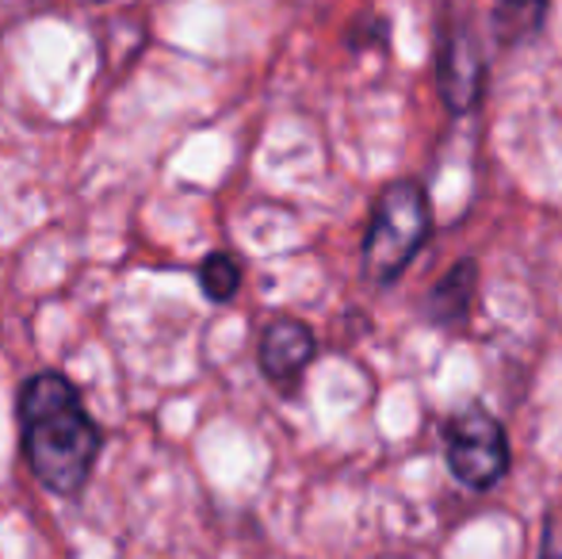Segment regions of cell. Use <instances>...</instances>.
<instances>
[{
  "label": "cell",
  "mask_w": 562,
  "mask_h": 559,
  "mask_svg": "<svg viewBox=\"0 0 562 559\" xmlns=\"http://www.w3.org/2000/svg\"><path fill=\"white\" fill-rule=\"evenodd\" d=\"M474 288H479V277H474V261H459L456 269H451L448 277L440 280L437 288H432V295H429L432 322H463L467 314H471Z\"/></svg>",
  "instance_id": "cell-6"
},
{
  "label": "cell",
  "mask_w": 562,
  "mask_h": 559,
  "mask_svg": "<svg viewBox=\"0 0 562 559\" xmlns=\"http://www.w3.org/2000/svg\"><path fill=\"white\" fill-rule=\"evenodd\" d=\"M20 440L31 476L61 499L85 491L104 448L81 391L61 372H35L20 388Z\"/></svg>",
  "instance_id": "cell-1"
},
{
  "label": "cell",
  "mask_w": 562,
  "mask_h": 559,
  "mask_svg": "<svg viewBox=\"0 0 562 559\" xmlns=\"http://www.w3.org/2000/svg\"><path fill=\"white\" fill-rule=\"evenodd\" d=\"M432 231L429 195L417 180H391L379 192L363 234V272L375 288H391L409 269Z\"/></svg>",
  "instance_id": "cell-2"
},
{
  "label": "cell",
  "mask_w": 562,
  "mask_h": 559,
  "mask_svg": "<svg viewBox=\"0 0 562 559\" xmlns=\"http://www.w3.org/2000/svg\"><path fill=\"white\" fill-rule=\"evenodd\" d=\"M318 357V342H314V329L299 318H272L260 334V349H257V360H260V372L272 388L280 391H295L303 372L311 368V360Z\"/></svg>",
  "instance_id": "cell-4"
},
{
  "label": "cell",
  "mask_w": 562,
  "mask_h": 559,
  "mask_svg": "<svg viewBox=\"0 0 562 559\" xmlns=\"http://www.w3.org/2000/svg\"><path fill=\"white\" fill-rule=\"evenodd\" d=\"M543 12H548V0H497L494 8L497 35L505 43H520V38H528L540 27Z\"/></svg>",
  "instance_id": "cell-8"
},
{
  "label": "cell",
  "mask_w": 562,
  "mask_h": 559,
  "mask_svg": "<svg viewBox=\"0 0 562 559\" xmlns=\"http://www.w3.org/2000/svg\"><path fill=\"white\" fill-rule=\"evenodd\" d=\"M200 288L211 303H229L241 288V261L226 249H211L200 261Z\"/></svg>",
  "instance_id": "cell-7"
},
{
  "label": "cell",
  "mask_w": 562,
  "mask_h": 559,
  "mask_svg": "<svg viewBox=\"0 0 562 559\" xmlns=\"http://www.w3.org/2000/svg\"><path fill=\"white\" fill-rule=\"evenodd\" d=\"M440 437H445L448 471L467 491H494L509 476V437H505V425L486 406L471 403L456 411L445 422Z\"/></svg>",
  "instance_id": "cell-3"
},
{
  "label": "cell",
  "mask_w": 562,
  "mask_h": 559,
  "mask_svg": "<svg viewBox=\"0 0 562 559\" xmlns=\"http://www.w3.org/2000/svg\"><path fill=\"white\" fill-rule=\"evenodd\" d=\"M482 81H486V66H482V51L471 38V31L451 27L440 51V97L456 115L471 112L482 100Z\"/></svg>",
  "instance_id": "cell-5"
},
{
  "label": "cell",
  "mask_w": 562,
  "mask_h": 559,
  "mask_svg": "<svg viewBox=\"0 0 562 559\" xmlns=\"http://www.w3.org/2000/svg\"><path fill=\"white\" fill-rule=\"evenodd\" d=\"M540 559H562V510L548 517V529H543Z\"/></svg>",
  "instance_id": "cell-9"
}]
</instances>
